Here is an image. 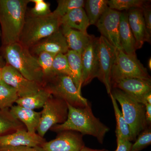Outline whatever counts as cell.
<instances>
[{
	"label": "cell",
	"mask_w": 151,
	"mask_h": 151,
	"mask_svg": "<svg viewBox=\"0 0 151 151\" xmlns=\"http://www.w3.org/2000/svg\"><path fill=\"white\" fill-rule=\"evenodd\" d=\"M67 104L68 111L66 121L62 124L53 126L50 131L57 133L71 131L82 135H91L103 144L105 135L110 129L94 116L90 103L89 102L88 105L83 108H75Z\"/></svg>",
	"instance_id": "obj_1"
},
{
	"label": "cell",
	"mask_w": 151,
	"mask_h": 151,
	"mask_svg": "<svg viewBox=\"0 0 151 151\" xmlns=\"http://www.w3.org/2000/svg\"><path fill=\"white\" fill-rule=\"evenodd\" d=\"M29 0H0V24L4 46L19 41Z\"/></svg>",
	"instance_id": "obj_2"
},
{
	"label": "cell",
	"mask_w": 151,
	"mask_h": 151,
	"mask_svg": "<svg viewBox=\"0 0 151 151\" xmlns=\"http://www.w3.org/2000/svg\"><path fill=\"white\" fill-rule=\"evenodd\" d=\"M4 57L6 64L10 65L29 81L44 87L45 78L37 58L29 49L19 42L4 46Z\"/></svg>",
	"instance_id": "obj_3"
},
{
	"label": "cell",
	"mask_w": 151,
	"mask_h": 151,
	"mask_svg": "<svg viewBox=\"0 0 151 151\" xmlns=\"http://www.w3.org/2000/svg\"><path fill=\"white\" fill-rule=\"evenodd\" d=\"M60 20L51 15L45 17H26L20 42L30 49L60 29Z\"/></svg>",
	"instance_id": "obj_4"
},
{
	"label": "cell",
	"mask_w": 151,
	"mask_h": 151,
	"mask_svg": "<svg viewBox=\"0 0 151 151\" xmlns=\"http://www.w3.org/2000/svg\"><path fill=\"white\" fill-rule=\"evenodd\" d=\"M111 94L121 105L124 119L129 127L132 141L147 126L145 119V105L136 101L117 88H112Z\"/></svg>",
	"instance_id": "obj_5"
},
{
	"label": "cell",
	"mask_w": 151,
	"mask_h": 151,
	"mask_svg": "<svg viewBox=\"0 0 151 151\" xmlns=\"http://www.w3.org/2000/svg\"><path fill=\"white\" fill-rule=\"evenodd\" d=\"M132 78L151 79L147 70L137 55L127 54L122 50H116V58L111 71V84L124 78Z\"/></svg>",
	"instance_id": "obj_6"
},
{
	"label": "cell",
	"mask_w": 151,
	"mask_h": 151,
	"mask_svg": "<svg viewBox=\"0 0 151 151\" xmlns=\"http://www.w3.org/2000/svg\"><path fill=\"white\" fill-rule=\"evenodd\" d=\"M51 95L65 101L66 103L77 108H83L88 105L89 101L81 95L69 76H55L45 85Z\"/></svg>",
	"instance_id": "obj_7"
},
{
	"label": "cell",
	"mask_w": 151,
	"mask_h": 151,
	"mask_svg": "<svg viewBox=\"0 0 151 151\" xmlns=\"http://www.w3.org/2000/svg\"><path fill=\"white\" fill-rule=\"evenodd\" d=\"M68 111L65 101L51 95L40 112V123L37 131L38 134L44 138L51 127L64 123L67 119Z\"/></svg>",
	"instance_id": "obj_8"
},
{
	"label": "cell",
	"mask_w": 151,
	"mask_h": 151,
	"mask_svg": "<svg viewBox=\"0 0 151 151\" xmlns=\"http://www.w3.org/2000/svg\"><path fill=\"white\" fill-rule=\"evenodd\" d=\"M116 49L105 38L98 39V72L97 78L105 85L110 94L112 91L111 71L116 57Z\"/></svg>",
	"instance_id": "obj_9"
},
{
	"label": "cell",
	"mask_w": 151,
	"mask_h": 151,
	"mask_svg": "<svg viewBox=\"0 0 151 151\" xmlns=\"http://www.w3.org/2000/svg\"><path fill=\"white\" fill-rule=\"evenodd\" d=\"M1 78L3 82L16 90L19 97L32 95L43 87L28 80L16 69L7 64L1 68Z\"/></svg>",
	"instance_id": "obj_10"
},
{
	"label": "cell",
	"mask_w": 151,
	"mask_h": 151,
	"mask_svg": "<svg viewBox=\"0 0 151 151\" xmlns=\"http://www.w3.org/2000/svg\"><path fill=\"white\" fill-rule=\"evenodd\" d=\"M121 14L108 7L95 24L101 36L118 50H122L119 33Z\"/></svg>",
	"instance_id": "obj_11"
},
{
	"label": "cell",
	"mask_w": 151,
	"mask_h": 151,
	"mask_svg": "<svg viewBox=\"0 0 151 151\" xmlns=\"http://www.w3.org/2000/svg\"><path fill=\"white\" fill-rule=\"evenodd\" d=\"M83 135L78 132H59L54 139L45 142L41 147L45 151H80L84 147Z\"/></svg>",
	"instance_id": "obj_12"
},
{
	"label": "cell",
	"mask_w": 151,
	"mask_h": 151,
	"mask_svg": "<svg viewBox=\"0 0 151 151\" xmlns=\"http://www.w3.org/2000/svg\"><path fill=\"white\" fill-rule=\"evenodd\" d=\"M99 38L94 36L81 54L82 86L97 78L98 72V47Z\"/></svg>",
	"instance_id": "obj_13"
},
{
	"label": "cell",
	"mask_w": 151,
	"mask_h": 151,
	"mask_svg": "<svg viewBox=\"0 0 151 151\" xmlns=\"http://www.w3.org/2000/svg\"><path fill=\"white\" fill-rule=\"evenodd\" d=\"M112 87L122 90L145 105V97L151 92V80L136 78H124L112 83Z\"/></svg>",
	"instance_id": "obj_14"
},
{
	"label": "cell",
	"mask_w": 151,
	"mask_h": 151,
	"mask_svg": "<svg viewBox=\"0 0 151 151\" xmlns=\"http://www.w3.org/2000/svg\"><path fill=\"white\" fill-rule=\"evenodd\" d=\"M37 133H30L27 129H19L0 137V147L25 146L28 147H41L46 142Z\"/></svg>",
	"instance_id": "obj_15"
},
{
	"label": "cell",
	"mask_w": 151,
	"mask_h": 151,
	"mask_svg": "<svg viewBox=\"0 0 151 151\" xmlns=\"http://www.w3.org/2000/svg\"><path fill=\"white\" fill-rule=\"evenodd\" d=\"M128 20L137 44V49H140L145 42L150 43L151 36L146 28L143 11L140 8H134L127 11Z\"/></svg>",
	"instance_id": "obj_16"
},
{
	"label": "cell",
	"mask_w": 151,
	"mask_h": 151,
	"mask_svg": "<svg viewBox=\"0 0 151 151\" xmlns=\"http://www.w3.org/2000/svg\"><path fill=\"white\" fill-rule=\"evenodd\" d=\"M30 49H32L33 54L37 55L43 52L55 55L65 54L69 50L66 40L60 28Z\"/></svg>",
	"instance_id": "obj_17"
},
{
	"label": "cell",
	"mask_w": 151,
	"mask_h": 151,
	"mask_svg": "<svg viewBox=\"0 0 151 151\" xmlns=\"http://www.w3.org/2000/svg\"><path fill=\"white\" fill-rule=\"evenodd\" d=\"M60 28L65 37L69 50L81 54L94 36L89 35L87 32L72 29L65 26L61 25Z\"/></svg>",
	"instance_id": "obj_18"
},
{
	"label": "cell",
	"mask_w": 151,
	"mask_h": 151,
	"mask_svg": "<svg viewBox=\"0 0 151 151\" xmlns=\"http://www.w3.org/2000/svg\"><path fill=\"white\" fill-rule=\"evenodd\" d=\"M10 111L17 119L24 125L27 132L36 133L40 123L41 112L24 108L18 105H14Z\"/></svg>",
	"instance_id": "obj_19"
},
{
	"label": "cell",
	"mask_w": 151,
	"mask_h": 151,
	"mask_svg": "<svg viewBox=\"0 0 151 151\" xmlns=\"http://www.w3.org/2000/svg\"><path fill=\"white\" fill-rule=\"evenodd\" d=\"M119 33L122 50L127 54L137 55V44L128 23L127 12H121Z\"/></svg>",
	"instance_id": "obj_20"
},
{
	"label": "cell",
	"mask_w": 151,
	"mask_h": 151,
	"mask_svg": "<svg viewBox=\"0 0 151 151\" xmlns=\"http://www.w3.org/2000/svg\"><path fill=\"white\" fill-rule=\"evenodd\" d=\"M60 20L61 25L83 32H87L90 25L84 8L73 9Z\"/></svg>",
	"instance_id": "obj_21"
},
{
	"label": "cell",
	"mask_w": 151,
	"mask_h": 151,
	"mask_svg": "<svg viewBox=\"0 0 151 151\" xmlns=\"http://www.w3.org/2000/svg\"><path fill=\"white\" fill-rule=\"evenodd\" d=\"M51 95L49 90L44 86L32 95L27 97H19L16 103L17 105L24 108L34 110L42 108Z\"/></svg>",
	"instance_id": "obj_22"
},
{
	"label": "cell",
	"mask_w": 151,
	"mask_h": 151,
	"mask_svg": "<svg viewBox=\"0 0 151 151\" xmlns=\"http://www.w3.org/2000/svg\"><path fill=\"white\" fill-rule=\"evenodd\" d=\"M19 129H27L24 125L12 114L10 109H0V137Z\"/></svg>",
	"instance_id": "obj_23"
},
{
	"label": "cell",
	"mask_w": 151,
	"mask_h": 151,
	"mask_svg": "<svg viewBox=\"0 0 151 151\" xmlns=\"http://www.w3.org/2000/svg\"><path fill=\"white\" fill-rule=\"evenodd\" d=\"M71 71V78L78 89L81 93L82 86V66L81 53L69 50L65 54Z\"/></svg>",
	"instance_id": "obj_24"
},
{
	"label": "cell",
	"mask_w": 151,
	"mask_h": 151,
	"mask_svg": "<svg viewBox=\"0 0 151 151\" xmlns=\"http://www.w3.org/2000/svg\"><path fill=\"white\" fill-rule=\"evenodd\" d=\"M84 7L90 25H95L108 7V0H86Z\"/></svg>",
	"instance_id": "obj_25"
},
{
	"label": "cell",
	"mask_w": 151,
	"mask_h": 151,
	"mask_svg": "<svg viewBox=\"0 0 151 151\" xmlns=\"http://www.w3.org/2000/svg\"><path fill=\"white\" fill-rule=\"evenodd\" d=\"M109 95L111 97L116 117V137H120L125 139L132 142V139L129 127L125 121L122 111L119 109L117 101L113 97L111 93Z\"/></svg>",
	"instance_id": "obj_26"
},
{
	"label": "cell",
	"mask_w": 151,
	"mask_h": 151,
	"mask_svg": "<svg viewBox=\"0 0 151 151\" xmlns=\"http://www.w3.org/2000/svg\"><path fill=\"white\" fill-rule=\"evenodd\" d=\"M19 98L13 87L3 81L0 83V109H10Z\"/></svg>",
	"instance_id": "obj_27"
},
{
	"label": "cell",
	"mask_w": 151,
	"mask_h": 151,
	"mask_svg": "<svg viewBox=\"0 0 151 151\" xmlns=\"http://www.w3.org/2000/svg\"><path fill=\"white\" fill-rule=\"evenodd\" d=\"M56 9L50 15L55 18L60 19L70 11L78 8H84V0H58Z\"/></svg>",
	"instance_id": "obj_28"
},
{
	"label": "cell",
	"mask_w": 151,
	"mask_h": 151,
	"mask_svg": "<svg viewBox=\"0 0 151 151\" xmlns=\"http://www.w3.org/2000/svg\"><path fill=\"white\" fill-rule=\"evenodd\" d=\"M56 55L45 52H40L37 55L38 62L43 72L46 83L54 76L52 72V64Z\"/></svg>",
	"instance_id": "obj_29"
},
{
	"label": "cell",
	"mask_w": 151,
	"mask_h": 151,
	"mask_svg": "<svg viewBox=\"0 0 151 151\" xmlns=\"http://www.w3.org/2000/svg\"><path fill=\"white\" fill-rule=\"evenodd\" d=\"M150 1L145 0H108V7L119 12L134 8H142Z\"/></svg>",
	"instance_id": "obj_30"
},
{
	"label": "cell",
	"mask_w": 151,
	"mask_h": 151,
	"mask_svg": "<svg viewBox=\"0 0 151 151\" xmlns=\"http://www.w3.org/2000/svg\"><path fill=\"white\" fill-rule=\"evenodd\" d=\"M52 72L54 76L65 75L71 77V71L66 55L60 53L55 55L52 64Z\"/></svg>",
	"instance_id": "obj_31"
},
{
	"label": "cell",
	"mask_w": 151,
	"mask_h": 151,
	"mask_svg": "<svg viewBox=\"0 0 151 151\" xmlns=\"http://www.w3.org/2000/svg\"><path fill=\"white\" fill-rule=\"evenodd\" d=\"M134 143L132 144L130 151H140L151 143V126L147 127L137 137Z\"/></svg>",
	"instance_id": "obj_32"
},
{
	"label": "cell",
	"mask_w": 151,
	"mask_h": 151,
	"mask_svg": "<svg viewBox=\"0 0 151 151\" xmlns=\"http://www.w3.org/2000/svg\"><path fill=\"white\" fill-rule=\"evenodd\" d=\"M30 2L35 4L34 6L30 12V15L35 17H45L51 13L49 3L44 0H30Z\"/></svg>",
	"instance_id": "obj_33"
},
{
	"label": "cell",
	"mask_w": 151,
	"mask_h": 151,
	"mask_svg": "<svg viewBox=\"0 0 151 151\" xmlns=\"http://www.w3.org/2000/svg\"><path fill=\"white\" fill-rule=\"evenodd\" d=\"M151 1L146 4L142 8L143 11V16L145 20L146 28L148 32L151 35V8L150 3Z\"/></svg>",
	"instance_id": "obj_34"
},
{
	"label": "cell",
	"mask_w": 151,
	"mask_h": 151,
	"mask_svg": "<svg viewBox=\"0 0 151 151\" xmlns=\"http://www.w3.org/2000/svg\"><path fill=\"white\" fill-rule=\"evenodd\" d=\"M0 151H45L41 147L20 146L0 147Z\"/></svg>",
	"instance_id": "obj_35"
},
{
	"label": "cell",
	"mask_w": 151,
	"mask_h": 151,
	"mask_svg": "<svg viewBox=\"0 0 151 151\" xmlns=\"http://www.w3.org/2000/svg\"><path fill=\"white\" fill-rule=\"evenodd\" d=\"M117 138V147L115 151H130L132 143L128 140L120 137Z\"/></svg>",
	"instance_id": "obj_36"
},
{
	"label": "cell",
	"mask_w": 151,
	"mask_h": 151,
	"mask_svg": "<svg viewBox=\"0 0 151 151\" xmlns=\"http://www.w3.org/2000/svg\"><path fill=\"white\" fill-rule=\"evenodd\" d=\"M145 107L146 121L147 126H150L151 124V104H146Z\"/></svg>",
	"instance_id": "obj_37"
},
{
	"label": "cell",
	"mask_w": 151,
	"mask_h": 151,
	"mask_svg": "<svg viewBox=\"0 0 151 151\" xmlns=\"http://www.w3.org/2000/svg\"><path fill=\"white\" fill-rule=\"evenodd\" d=\"M80 151H109L108 150H94V149H90L89 148L87 147H84L82 149H81V150Z\"/></svg>",
	"instance_id": "obj_38"
},
{
	"label": "cell",
	"mask_w": 151,
	"mask_h": 151,
	"mask_svg": "<svg viewBox=\"0 0 151 151\" xmlns=\"http://www.w3.org/2000/svg\"><path fill=\"white\" fill-rule=\"evenodd\" d=\"M1 32L0 30V36H1ZM5 65H4V59H3L2 57L0 55V67L2 68Z\"/></svg>",
	"instance_id": "obj_39"
},
{
	"label": "cell",
	"mask_w": 151,
	"mask_h": 151,
	"mask_svg": "<svg viewBox=\"0 0 151 151\" xmlns=\"http://www.w3.org/2000/svg\"><path fill=\"white\" fill-rule=\"evenodd\" d=\"M151 58H150V59H149L148 60V67L149 68V69H150V70H151Z\"/></svg>",
	"instance_id": "obj_40"
},
{
	"label": "cell",
	"mask_w": 151,
	"mask_h": 151,
	"mask_svg": "<svg viewBox=\"0 0 151 151\" xmlns=\"http://www.w3.org/2000/svg\"><path fill=\"white\" fill-rule=\"evenodd\" d=\"M1 78V68L0 67V83L2 82Z\"/></svg>",
	"instance_id": "obj_41"
}]
</instances>
